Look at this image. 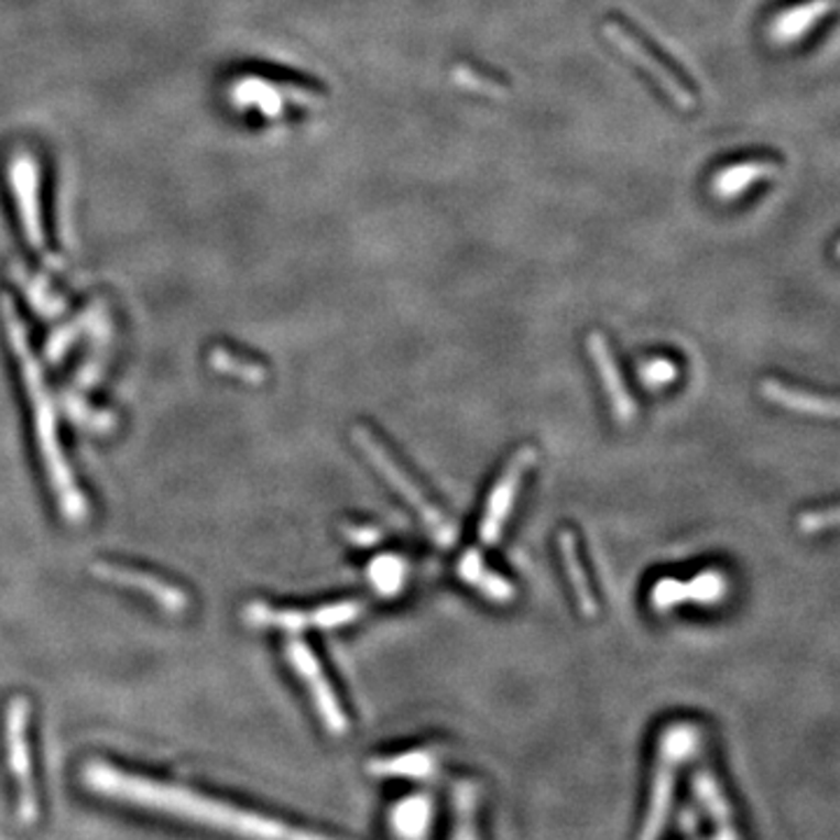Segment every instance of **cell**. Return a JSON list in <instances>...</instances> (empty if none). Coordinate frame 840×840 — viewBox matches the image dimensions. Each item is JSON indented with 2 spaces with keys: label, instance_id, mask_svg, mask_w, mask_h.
<instances>
[{
  "label": "cell",
  "instance_id": "cell-1",
  "mask_svg": "<svg viewBox=\"0 0 840 840\" xmlns=\"http://www.w3.org/2000/svg\"><path fill=\"white\" fill-rule=\"evenodd\" d=\"M83 787L117 806L152 812L175 822L222 833L237 840H343L285 822L281 817L250 810L227 798L201 794L178 783L131 773L103 759H89L80 771Z\"/></svg>",
  "mask_w": 840,
  "mask_h": 840
},
{
  "label": "cell",
  "instance_id": "cell-26",
  "mask_svg": "<svg viewBox=\"0 0 840 840\" xmlns=\"http://www.w3.org/2000/svg\"><path fill=\"white\" fill-rule=\"evenodd\" d=\"M66 408L73 421H77L85 427H91V429H106L114 423L112 416L103 414V412H91V406L85 404L80 397H73V395H66Z\"/></svg>",
  "mask_w": 840,
  "mask_h": 840
},
{
  "label": "cell",
  "instance_id": "cell-9",
  "mask_svg": "<svg viewBox=\"0 0 840 840\" xmlns=\"http://www.w3.org/2000/svg\"><path fill=\"white\" fill-rule=\"evenodd\" d=\"M535 462H537L535 448L521 446L519 451L510 458V462H506L502 474L498 477L491 495H488L486 510H483V516L479 523V539L486 546H493L500 542L504 523H506V519L512 516L521 486H523L527 472H531L535 467Z\"/></svg>",
  "mask_w": 840,
  "mask_h": 840
},
{
  "label": "cell",
  "instance_id": "cell-17",
  "mask_svg": "<svg viewBox=\"0 0 840 840\" xmlns=\"http://www.w3.org/2000/svg\"><path fill=\"white\" fill-rule=\"evenodd\" d=\"M761 397L768 400L775 406L789 408L794 414H806V416H817V418H836L838 416V404L833 397L827 395H817L812 390H804L789 385L779 379H764L759 385Z\"/></svg>",
  "mask_w": 840,
  "mask_h": 840
},
{
  "label": "cell",
  "instance_id": "cell-14",
  "mask_svg": "<svg viewBox=\"0 0 840 840\" xmlns=\"http://www.w3.org/2000/svg\"><path fill=\"white\" fill-rule=\"evenodd\" d=\"M729 591V581L719 570H706L696 575L691 581H679V579H661L652 586L650 600L652 608L658 612H666L670 608H677L681 602H700V604H712L719 602Z\"/></svg>",
  "mask_w": 840,
  "mask_h": 840
},
{
  "label": "cell",
  "instance_id": "cell-20",
  "mask_svg": "<svg viewBox=\"0 0 840 840\" xmlns=\"http://www.w3.org/2000/svg\"><path fill=\"white\" fill-rule=\"evenodd\" d=\"M458 575L465 583H470L472 589H477L481 596H486L491 602L506 604L512 602L516 596V589L512 581H506L502 575L493 572L488 565L483 563L481 554L470 549L465 552L458 560Z\"/></svg>",
  "mask_w": 840,
  "mask_h": 840
},
{
  "label": "cell",
  "instance_id": "cell-24",
  "mask_svg": "<svg viewBox=\"0 0 840 840\" xmlns=\"http://www.w3.org/2000/svg\"><path fill=\"white\" fill-rule=\"evenodd\" d=\"M371 586L383 596H393L400 591L404 581V563L395 556H381L369 568Z\"/></svg>",
  "mask_w": 840,
  "mask_h": 840
},
{
  "label": "cell",
  "instance_id": "cell-27",
  "mask_svg": "<svg viewBox=\"0 0 840 840\" xmlns=\"http://www.w3.org/2000/svg\"><path fill=\"white\" fill-rule=\"evenodd\" d=\"M838 525V506H825V510H812L798 516V531L806 535H817L831 531V527Z\"/></svg>",
  "mask_w": 840,
  "mask_h": 840
},
{
  "label": "cell",
  "instance_id": "cell-23",
  "mask_svg": "<svg viewBox=\"0 0 840 840\" xmlns=\"http://www.w3.org/2000/svg\"><path fill=\"white\" fill-rule=\"evenodd\" d=\"M210 364L218 371H225V374L243 379L248 383L264 381V369L260 364H255L252 360H246V358H239L237 353H231V350H227V348H215L212 356H210Z\"/></svg>",
  "mask_w": 840,
  "mask_h": 840
},
{
  "label": "cell",
  "instance_id": "cell-19",
  "mask_svg": "<svg viewBox=\"0 0 840 840\" xmlns=\"http://www.w3.org/2000/svg\"><path fill=\"white\" fill-rule=\"evenodd\" d=\"M694 792L714 822V840H742L735 827L731 800H727L724 789L712 771L700 768L694 777Z\"/></svg>",
  "mask_w": 840,
  "mask_h": 840
},
{
  "label": "cell",
  "instance_id": "cell-2",
  "mask_svg": "<svg viewBox=\"0 0 840 840\" xmlns=\"http://www.w3.org/2000/svg\"><path fill=\"white\" fill-rule=\"evenodd\" d=\"M0 314H3L8 341L14 350L17 362L22 364V379L29 390V400L35 416V437H37V444H41V456H43L54 493L58 498V506H62V512L68 521H83L87 516V502L70 474V467L62 451V444H58L54 400L45 383L41 362H37L33 356L26 327L22 320H19L17 308L10 297L0 299Z\"/></svg>",
  "mask_w": 840,
  "mask_h": 840
},
{
  "label": "cell",
  "instance_id": "cell-21",
  "mask_svg": "<svg viewBox=\"0 0 840 840\" xmlns=\"http://www.w3.org/2000/svg\"><path fill=\"white\" fill-rule=\"evenodd\" d=\"M437 771L435 750H414L395 756H381L369 761V773L393 777H427Z\"/></svg>",
  "mask_w": 840,
  "mask_h": 840
},
{
  "label": "cell",
  "instance_id": "cell-16",
  "mask_svg": "<svg viewBox=\"0 0 840 840\" xmlns=\"http://www.w3.org/2000/svg\"><path fill=\"white\" fill-rule=\"evenodd\" d=\"M233 96L243 106H258L266 114H279L285 103H299V106H316L318 96L302 87L292 85H273L266 80H239L233 87Z\"/></svg>",
  "mask_w": 840,
  "mask_h": 840
},
{
  "label": "cell",
  "instance_id": "cell-22",
  "mask_svg": "<svg viewBox=\"0 0 840 840\" xmlns=\"http://www.w3.org/2000/svg\"><path fill=\"white\" fill-rule=\"evenodd\" d=\"M479 789L472 783H460L454 794V829L451 840H479Z\"/></svg>",
  "mask_w": 840,
  "mask_h": 840
},
{
  "label": "cell",
  "instance_id": "cell-11",
  "mask_svg": "<svg viewBox=\"0 0 840 840\" xmlns=\"http://www.w3.org/2000/svg\"><path fill=\"white\" fill-rule=\"evenodd\" d=\"M362 602L343 600L335 604H323L318 610L302 612V610H273L269 604L252 602L246 610V617L255 626H273L287 633H299L304 629H339L346 623L356 621L362 614Z\"/></svg>",
  "mask_w": 840,
  "mask_h": 840
},
{
  "label": "cell",
  "instance_id": "cell-28",
  "mask_svg": "<svg viewBox=\"0 0 840 840\" xmlns=\"http://www.w3.org/2000/svg\"><path fill=\"white\" fill-rule=\"evenodd\" d=\"M343 535L348 537L350 544L362 546V549H371V546H377L383 537L381 531H377V527H371V525H364V523H348L343 527Z\"/></svg>",
  "mask_w": 840,
  "mask_h": 840
},
{
  "label": "cell",
  "instance_id": "cell-6",
  "mask_svg": "<svg viewBox=\"0 0 840 840\" xmlns=\"http://www.w3.org/2000/svg\"><path fill=\"white\" fill-rule=\"evenodd\" d=\"M31 702L24 696L10 698L6 708V756L14 783V812L22 825L31 827L41 819V792L33 768L31 750Z\"/></svg>",
  "mask_w": 840,
  "mask_h": 840
},
{
  "label": "cell",
  "instance_id": "cell-13",
  "mask_svg": "<svg viewBox=\"0 0 840 840\" xmlns=\"http://www.w3.org/2000/svg\"><path fill=\"white\" fill-rule=\"evenodd\" d=\"M586 350H589V358L596 364V371L604 388V395H608L614 421L621 425L633 423L637 416V402L633 400L626 381H623V374L608 337H604L602 331H591V335L586 337Z\"/></svg>",
  "mask_w": 840,
  "mask_h": 840
},
{
  "label": "cell",
  "instance_id": "cell-15",
  "mask_svg": "<svg viewBox=\"0 0 840 840\" xmlns=\"http://www.w3.org/2000/svg\"><path fill=\"white\" fill-rule=\"evenodd\" d=\"M94 572L106 581H112L117 586H124V589H133V591H141V593L150 596L166 612H185L187 604H189L187 596L178 589V586L166 583L154 575L133 570V568H124V565H114V563L94 565Z\"/></svg>",
  "mask_w": 840,
  "mask_h": 840
},
{
  "label": "cell",
  "instance_id": "cell-25",
  "mask_svg": "<svg viewBox=\"0 0 840 840\" xmlns=\"http://www.w3.org/2000/svg\"><path fill=\"white\" fill-rule=\"evenodd\" d=\"M640 379L650 388H666L677 379V364L668 358H654L640 367Z\"/></svg>",
  "mask_w": 840,
  "mask_h": 840
},
{
  "label": "cell",
  "instance_id": "cell-3",
  "mask_svg": "<svg viewBox=\"0 0 840 840\" xmlns=\"http://www.w3.org/2000/svg\"><path fill=\"white\" fill-rule=\"evenodd\" d=\"M702 733L691 721H675L658 735L652 792L637 840H658L668 825L679 768L698 752Z\"/></svg>",
  "mask_w": 840,
  "mask_h": 840
},
{
  "label": "cell",
  "instance_id": "cell-12",
  "mask_svg": "<svg viewBox=\"0 0 840 840\" xmlns=\"http://www.w3.org/2000/svg\"><path fill=\"white\" fill-rule=\"evenodd\" d=\"M836 12V0H794L779 6L766 26L768 41L777 47H794L822 26Z\"/></svg>",
  "mask_w": 840,
  "mask_h": 840
},
{
  "label": "cell",
  "instance_id": "cell-5",
  "mask_svg": "<svg viewBox=\"0 0 840 840\" xmlns=\"http://www.w3.org/2000/svg\"><path fill=\"white\" fill-rule=\"evenodd\" d=\"M353 441L360 446L364 458L377 467L379 474L385 479V483L418 514L425 531L433 535V539L439 546H444V549H451V546L458 542V525L423 493V488L416 483V479H412V474L404 470L400 460L388 451V446L364 425L353 427Z\"/></svg>",
  "mask_w": 840,
  "mask_h": 840
},
{
  "label": "cell",
  "instance_id": "cell-10",
  "mask_svg": "<svg viewBox=\"0 0 840 840\" xmlns=\"http://www.w3.org/2000/svg\"><path fill=\"white\" fill-rule=\"evenodd\" d=\"M8 181L17 201V212L22 218V231L29 246L45 252V229L41 212V173L31 152H14L8 162Z\"/></svg>",
  "mask_w": 840,
  "mask_h": 840
},
{
  "label": "cell",
  "instance_id": "cell-4",
  "mask_svg": "<svg viewBox=\"0 0 840 840\" xmlns=\"http://www.w3.org/2000/svg\"><path fill=\"white\" fill-rule=\"evenodd\" d=\"M602 33L608 43L614 45L633 66H637L644 77H650L652 85L666 96L670 103L681 110H691L698 103V89L675 62H670L666 52H661L647 35L633 29L621 17H610L602 24Z\"/></svg>",
  "mask_w": 840,
  "mask_h": 840
},
{
  "label": "cell",
  "instance_id": "cell-7",
  "mask_svg": "<svg viewBox=\"0 0 840 840\" xmlns=\"http://www.w3.org/2000/svg\"><path fill=\"white\" fill-rule=\"evenodd\" d=\"M285 652H287L290 666L295 668L299 679L306 684L308 696H310V700H314L316 712L325 724L327 733L337 735V738L346 735L348 727H350L348 714L341 706L337 691L331 689V684H329V679L320 666V661L316 658L314 650H310L304 640L290 637Z\"/></svg>",
  "mask_w": 840,
  "mask_h": 840
},
{
  "label": "cell",
  "instance_id": "cell-8",
  "mask_svg": "<svg viewBox=\"0 0 840 840\" xmlns=\"http://www.w3.org/2000/svg\"><path fill=\"white\" fill-rule=\"evenodd\" d=\"M783 166V157L773 152L742 154L714 166L708 175V192L717 201H738L745 199L759 185H768Z\"/></svg>",
  "mask_w": 840,
  "mask_h": 840
},
{
  "label": "cell",
  "instance_id": "cell-18",
  "mask_svg": "<svg viewBox=\"0 0 840 840\" xmlns=\"http://www.w3.org/2000/svg\"><path fill=\"white\" fill-rule=\"evenodd\" d=\"M558 552H560V558H563L565 575H568L570 586H572V591H575L579 612L586 619H596L598 612H600V604H598L596 591H593V586H591L589 572H586V565H583L581 552H579V539H577L575 531H570V527H565V531L558 533Z\"/></svg>",
  "mask_w": 840,
  "mask_h": 840
}]
</instances>
